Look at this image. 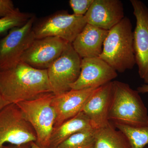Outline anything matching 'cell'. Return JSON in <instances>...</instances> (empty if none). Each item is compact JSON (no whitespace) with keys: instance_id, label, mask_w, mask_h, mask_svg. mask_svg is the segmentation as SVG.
<instances>
[{"instance_id":"cell-1","label":"cell","mask_w":148,"mask_h":148,"mask_svg":"<svg viewBox=\"0 0 148 148\" xmlns=\"http://www.w3.org/2000/svg\"><path fill=\"white\" fill-rule=\"evenodd\" d=\"M0 92L6 101L15 104L51 92L47 70L35 69L20 61L13 68L0 71Z\"/></svg>"},{"instance_id":"cell-2","label":"cell","mask_w":148,"mask_h":148,"mask_svg":"<svg viewBox=\"0 0 148 148\" xmlns=\"http://www.w3.org/2000/svg\"><path fill=\"white\" fill-rule=\"evenodd\" d=\"M139 93L127 84L112 81L108 117L110 122L132 126L147 124V110Z\"/></svg>"},{"instance_id":"cell-3","label":"cell","mask_w":148,"mask_h":148,"mask_svg":"<svg viewBox=\"0 0 148 148\" xmlns=\"http://www.w3.org/2000/svg\"><path fill=\"white\" fill-rule=\"evenodd\" d=\"M132 29L130 19L125 16L109 30L99 57L119 73L132 69L136 64Z\"/></svg>"},{"instance_id":"cell-4","label":"cell","mask_w":148,"mask_h":148,"mask_svg":"<svg viewBox=\"0 0 148 148\" xmlns=\"http://www.w3.org/2000/svg\"><path fill=\"white\" fill-rule=\"evenodd\" d=\"M54 94L48 92L34 100L16 103L36 135V145L50 148V140L56 119L52 105Z\"/></svg>"},{"instance_id":"cell-5","label":"cell","mask_w":148,"mask_h":148,"mask_svg":"<svg viewBox=\"0 0 148 148\" xmlns=\"http://www.w3.org/2000/svg\"><path fill=\"white\" fill-rule=\"evenodd\" d=\"M36 135L15 103H10L0 111V148L6 143L20 145L36 142Z\"/></svg>"},{"instance_id":"cell-6","label":"cell","mask_w":148,"mask_h":148,"mask_svg":"<svg viewBox=\"0 0 148 148\" xmlns=\"http://www.w3.org/2000/svg\"><path fill=\"white\" fill-rule=\"evenodd\" d=\"M82 58L68 42L61 55L47 69L51 92L59 95L71 90L79 76Z\"/></svg>"},{"instance_id":"cell-7","label":"cell","mask_w":148,"mask_h":148,"mask_svg":"<svg viewBox=\"0 0 148 148\" xmlns=\"http://www.w3.org/2000/svg\"><path fill=\"white\" fill-rule=\"evenodd\" d=\"M35 19L32 16L23 26L10 30L0 40V71L16 66L36 39L33 28Z\"/></svg>"},{"instance_id":"cell-8","label":"cell","mask_w":148,"mask_h":148,"mask_svg":"<svg viewBox=\"0 0 148 148\" xmlns=\"http://www.w3.org/2000/svg\"><path fill=\"white\" fill-rule=\"evenodd\" d=\"M86 24L84 16L59 12L42 21L34 31L36 39L56 37L72 44Z\"/></svg>"},{"instance_id":"cell-9","label":"cell","mask_w":148,"mask_h":148,"mask_svg":"<svg viewBox=\"0 0 148 148\" xmlns=\"http://www.w3.org/2000/svg\"><path fill=\"white\" fill-rule=\"evenodd\" d=\"M136 19L133 32V49L138 73L146 84L148 82V8L140 0L130 1Z\"/></svg>"},{"instance_id":"cell-10","label":"cell","mask_w":148,"mask_h":148,"mask_svg":"<svg viewBox=\"0 0 148 148\" xmlns=\"http://www.w3.org/2000/svg\"><path fill=\"white\" fill-rule=\"evenodd\" d=\"M68 43L56 37L36 39L22 56L21 61L35 69L47 70L61 55Z\"/></svg>"},{"instance_id":"cell-11","label":"cell","mask_w":148,"mask_h":148,"mask_svg":"<svg viewBox=\"0 0 148 148\" xmlns=\"http://www.w3.org/2000/svg\"><path fill=\"white\" fill-rule=\"evenodd\" d=\"M117 76L116 71L99 57L82 58L79 76L71 86V89L99 87L111 82Z\"/></svg>"},{"instance_id":"cell-12","label":"cell","mask_w":148,"mask_h":148,"mask_svg":"<svg viewBox=\"0 0 148 148\" xmlns=\"http://www.w3.org/2000/svg\"><path fill=\"white\" fill-rule=\"evenodd\" d=\"M97 88L71 89L62 94L54 95L52 105L56 119L53 129L82 112L90 96Z\"/></svg>"},{"instance_id":"cell-13","label":"cell","mask_w":148,"mask_h":148,"mask_svg":"<svg viewBox=\"0 0 148 148\" xmlns=\"http://www.w3.org/2000/svg\"><path fill=\"white\" fill-rule=\"evenodd\" d=\"M87 24L109 31L125 17L119 0H93L84 15Z\"/></svg>"},{"instance_id":"cell-14","label":"cell","mask_w":148,"mask_h":148,"mask_svg":"<svg viewBox=\"0 0 148 148\" xmlns=\"http://www.w3.org/2000/svg\"><path fill=\"white\" fill-rule=\"evenodd\" d=\"M112 92V81L97 88L83 109L93 129H100L110 123L108 117Z\"/></svg>"},{"instance_id":"cell-15","label":"cell","mask_w":148,"mask_h":148,"mask_svg":"<svg viewBox=\"0 0 148 148\" xmlns=\"http://www.w3.org/2000/svg\"><path fill=\"white\" fill-rule=\"evenodd\" d=\"M108 32L87 24L72 43V46L82 59L98 58L102 53Z\"/></svg>"},{"instance_id":"cell-16","label":"cell","mask_w":148,"mask_h":148,"mask_svg":"<svg viewBox=\"0 0 148 148\" xmlns=\"http://www.w3.org/2000/svg\"><path fill=\"white\" fill-rule=\"evenodd\" d=\"M93 129L90 121L82 112L54 128L50 140V148H56L64 141L77 132Z\"/></svg>"},{"instance_id":"cell-17","label":"cell","mask_w":148,"mask_h":148,"mask_svg":"<svg viewBox=\"0 0 148 148\" xmlns=\"http://www.w3.org/2000/svg\"><path fill=\"white\" fill-rule=\"evenodd\" d=\"M95 139L94 148H131L127 137L110 122L95 130Z\"/></svg>"},{"instance_id":"cell-18","label":"cell","mask_w":148,"mask_h":148,"mask_svg":"<svg viewBox=\"0 0 148 148\" xmlns=\"http://www.w3.org/2000/svg\"><path fill=\"white\" fill-rule=\"evenodd\" d=\"M113 125L127 137L131 148H144L148 145V122L144 125L138 126L119 123H115Z\"/></svg>"},{"instance_id":"cell-19","label":"cell","mask_w":148,"mask_h":148,"mask_svg":"<svg viewBox=\"0 0 148 148\" xmlns=\"http://www.w3.org/2000/svg\"><path fill=\"white\" fill-rule=\"evenodd\" d=\"M95 130L91 129L72 135L56 148H94Z\"/></svg>"},{"instance_id":"cell-20","label":"cell","mask_w":148,"mask_h":148,"mask_svg":"<svg viewBox=\"0 0 148 148\" xmlns=\"http://www.w3.org/2000/svg\"><path fill=\"white\" fill-rule=\"evenodd\" d=\"M33 16L21 12L18 8L8 16L0 18V36L16 27L23 26Z\"/></svg>"},{"instance_id":"cell-21","label":"cell","mask_w":148,"mask_h":148,"mask_svg":"<svg viewBox=\"0 0 148 148\" xmlns=\"http://www.w3.org/2000/svg\"><path fill=\"white\" fill-rule=\"evenodd\" d=\"M93 0H70L69 3L73 11V14L77 16H84L90 8Z\"/></svg>"},{"instance_id":"cell-22","label":"cell","mask_w":148,"mask_h":148,"mask_svg":"<svg viewBox=\"0 0 148 148\" xmlns=\"http://www.w3.org/2000/svg\"><path fill=\"white\" fill-rule=\"evenodd\" d=\"M17 9L11 0H0V18L5 17L14 12Z\"/></svg>"},{"instance_id":"cell-23","label":"cell","mask_w":148,"mask_h":148,"mask_svg":"<svg viewBox=\"0 0 148 148\" xmlns=\"http://www.w3.org/2000/svg\"><path fill=\"white\" fill-rule=\"evenodd\" d=\"M32 143H25L20 145H12L9 146L5 145L1 148H32Z\"/></svg>"},{"instance_id":"cell-24","label":"cell","mask_w":148,"mask_h":148,"mask_svg":"<svg viewBox=\"0 0 148 148\" xmlns=\"http://www.w3.org/2000/svg\"><path fill=\"white\" fill-rule=\"evenodd\" d=\"M137 91L139 93H148V82L138 87L137 88Z\"/></svg>"},{"instance_id":"cell-25","label":"cell","mask_w":148,"mask_h":148,"mask_svg":"<svg viewBox=\"0 0 148 148\" xmlns=\"http://www.w3.org/2000/svg\"><path fill=\"white\" fill-rule=\"evenodd\" d=\"M9 104L10 103L6 101L4 98H3L2 95L0 92V111L1 110Z\"/></svg>"},{"instance_id":"cell-26","label":"cell","mask_w":148,"mask_h":148,"mask_svg":"<svg viewBox=\"0 0 148 148\" xmlns=\"http://www.w3.org/2000/svg\"><path fill=\"white\" fill-rule=\"evenodd\" d=\"M32 148H40L36 145L34 142H32Z\"/></svg>"}]
</instances>
